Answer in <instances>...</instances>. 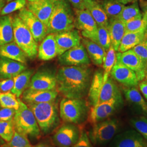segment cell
<instances>
[{
    "instance_id": "cell-1",
    "label": "cell",
    "mask_w": 147,
    "mask_h": 147,
    "mask_svg": "<svg viewBox=\"0 0 147 147\" xmlns=\"http://www.w3.org/2000/svg\"><path fill=\"white\" fill-rule=\"evenodd\" d=\"M57 90L64 98L84 99L92 79L88 65L62 66L56 74Z\"/></svg>"
},
{
    "instance_id": "cell-2",
    "label": "cell",
    "mask_w": 147,
    "mask_h": 147,
    "mask_svg": "<svg viewBox=\"0 0 147 147\" xmlns=\"http://www.w3.org/2000/svg\"><path fill=\"white\" fill-rule=\"evenodd\" d=\"M75 16L67 0H56L47 24V34H57L75 28Z\"/></svg>"
},
{
    "instance_id": "cell-3",
    "label": "cell",
    "mask_w": 147,
    "mask_h": 147,
    "mask_svg": "<svg viewBox=\"0 0 147 147\" xmlns=\"http://www.w3.org/2000/svg\"><path fill=\"white\" fill-rule=\"evenodd\" d=\"M33 112L41 133L47 135L60 123L58 100L39 104H27Z\"/></svg>"
},
{
    "instance_id": "cell-4",
    "label": "cell",
    "mask_w": 147,
    "mask_h": 147,
    "mask_svg": "<svg viewBox=\"0 0 147 147\" xmlns=\"http://www.w3.org/2000/svg\"><path fill=\"white\" fill-rule=\"evenodd\" d=\"M60 118L65 123L79 125L88 117L87 102L84 99L63 98L59 106Z\"/></svg>"
},
{
    "instance_id": "cell-5",
    "label": "cell",
    "mask_w": 147,
    "mask_h": 147,
    "mask_svg": "<svg viewBox=\"0 0 147 147\" xmlns=\"http://www.w3.org/2000/svg\"><path fill=\"white\" fill-rule=\"evenodd\" d=\"M19 107L13 118L16 131L27 137L39 138L41 131L33 112L26 104L18 98Z\"/></svg>"
},
{
    "instance_id": "cell-6",
    "label": "cell",
    "mask_w": 147,
    "mask_h": 147,
    "mask_svg": "<svg viewBox=\"0 0 147 147\" xmlns=\"http://www.w3.org/2000/svg\"><path fill=\"white\" fill-rule=\"evenodd\" d=\"M12 26L14 41L28 58L34 59L38 55V44L36 42L31 32L18 16L13 18Z\"/></svg>"
},
{
    "instance_id": "cell-7",
    "label": "cell",
    "mask_w": 147,
    "mask_h": 147,
    "mask_svg": "<svg viewBox=\"0 0 147 147\" xmlns=\"http://www.w3.org/2000/svg\"><path fill=\"white\" fill-rule=\"evenodd\" d=\"M118 129V121L115 118H108L93 124L89 137L95 144L103 145L116 136Z\"/></svg>"
},
{
    "instance_id": "cell-8",
    "label": "cell",
    "mask_w": 147,
    "mask_h": 147,
    "mask_svg": "<svg viewBox=\"0 0 147 147\" xmlns=\"http://www.w3.org/2000/svg\"><path fill=\"white\" fill-rule=\"evenodd\" d=\"M123 98L113 99L90 107L89 121L93 124L108 119L123 105Z\"/></svg>"
},
{
    "instance_id": "cell-9",
    "label": "cell",
    "mask_w": 147,
    "mask_h": 147,
    "mask_svg": "<svg viewBox=\"0 0 147 147\" xmlns=\"http://www.w3.org/2000/svg\"><path fill=\"white\" fill-rule=\"evenodd\" d=\"M58 61L62 66L88 65L90 63L88 55L82 43L58 56Z\"/></svg>"
},
{
    "instance_id": "cell-10",
    "label": "cell",
    "mask_w": 147,
    "mask_h": 147,
    "mask_svg": "<svg viewBox=\"0 0 147 147\" xmlns=\"http://www.w3.org/2000/svg\"><path fill=\"white\" fill-rule=\"evenodd\" d=\"M18 16L25 24L33 36L36 42L38 44L47 35V26L27 7L19 11Z\"/></svg>"
},
{
    "instance_id": "cell-11",
    "label": "cell",
    "mask_w": 147,
    "mask_h": 147,
    "mask_svg": "<svg viewBox=\"0 0 147 147\" xmlns=\"http://www.w3.org/2000/svg\"><path fill=\"white\" fill-rule=\"evenodd\" d=\"M80 132L76 125L65 123L53 135V142L57 147H71L78 141Z\"/></svg>"
},
{
    "instance_id": "cell-12",
    "label": "cell",
    "mask_w": 147,
    "mask_h": 147,
    "mask_svg": "<svg viewBox=\"0 0 147 147\" xmlns=\"http://www.w3.org/2000/svg\"><path fill=\"white\" fill-rule=\"evenodd\" d=\"M28 89L37 90L57 89L56 74L50 70H40L32 76Z\"/></svg>"
},
{
    "instance_id": "cell-13",
    "label": "cell",
    "mask_w": 147,
    "mask_h": 147,
    "mask_svg": "<svg viewBox=\"0 0 147 147\" xmlns=\"http://www.w3.org/2000/svg\"><path fill=\"white\" fill-rule=\"evenodd\" d=\"M117 62L121 63L133 70L136 74L140 82L144 80L146 66L131 49L123 53L117 52Z\"/></svg>"
},
{
    "instance_id": "cell-14",
    "label": "cell",
    "mask_w": 147,
    "mask_h": 147,
    "mask_svg": "<svg viewBox=\"0 0 147 147\" xmlns=\"http://www.w3.org/2000/svg\"><path fill=\"white\" fill-rule=\"evenodd\" d=\"M110 76L126 87H137L140 83L136 74L133 70L117 62L111 71Z\"/></svg>"
},
{
    "instance_id": "cell-15",
    "label": "cell",
    "mask_w": 147,
    "mask_h": 147,
    "mask_svg": "<svg viewBox=\"0 0 147 147\" xmlns=\"http://www.w3.org/2000/svg\"><path fill=\"white\" fill-rule=\"evenodd\" d=\"M74 12L75 28L81 32L82 36L93 33L97 30V24L88 11L74 9Z\"/></svg>"
},
{
    "instance_id": "cell-16",
    "label": "cell",
    "mask_w": 147,
    "mask_h": 147,
    "mask_svg": "<svg viewBox=\"0 0 147 147\" xmlns=\"http://www.w3.org/2000/svg\"><path fill=\"white\" fill-rule=\"evenodd\" d=\"M57 47L58 56H59L72 47L81 43V37L77 29L55 34Z\"/></svg>"
},
{
    "instance_id": "cell-17",
    "label": "cell",
    "mask_w": 147,
    "mask_h": 147,
    "mask_svg": "<svg viewBox=\"0 0 147 147\" xmlns=\"http://www.w3.org/2000/svg\"><path fill=\"white\" fill-rule=\"evenodd\" d=\"M56 0H38L28 2L27 8L47 26Z\"/></svg>"
},
{
    "instance_id": "cell-18",
    "label": "cell",
    "mask_w": 147,
    "mask_h": 147,
    "mask_svg": "<svg viewBox=\"0 0 147 147\" xmlns=\"http://www.w3.org/2000/svg\"><path fill=\"white\" fill-rule=\"evenodd\" d=\"M113 147H147V141L135 130H127L116 135Z\"/></svg>"
},
{
    "instance_id": "cell-19",
    "label": "cell",
    "mask_w": 147,
    "mask_h": 147,
    "mask_svg": "<svg viewBox=\"0 0 147 147\" xmlns=\"http://www.w3.org/2000/svg\"><path fill=\"white\" fill-rule=\"evenodd\" d=\"M58 92L57 89L50 90H37L26 89L22 94V101L27 104H39L56 100Z\"/></svg>"
},
{
    "instance_id": "cell-20",
    "label": "cell",
    "mask_w": 147,
    "mask_h": 147,
    "mask_svg": "<svg viewBox=\"0 0 147 147\" xmlns=\"http://www.w3.org/2000/svg\"><path fill=\"white\" fill-rule=\"evenodd\" d=\"M27 69L24 63L0 56V79L14 78Z\"/></svg>"
},
{
    "instance_id": "cell-21",
    "label": "cell",
    "mask_w": 147,
    "mask_h": 147,
    "mask_svg": "<svg viewBox=\"0 0 147 147\" xmlns=\"http://www.w3.org/2000/svg\"><path fill=\"white\" fill-rule=\"evenodd\" d=\"M58 56L55 34H48L40 42L38 49V57L40 60L47 61Z\"/></svg>"
},
{
    "instance_id": "cell-22",
    "label": "cell",
    "mask_w": 147,
    "mask_h": 147,
    "mask_svg": "<svg viewBox=\"0 0 147 147\" xmlns=\"http://www.w3.org/2000/svg\"><path fill=\"white\" fill-rule=\"evenodd\" d=\"M81 43L85 47L90 61L95 65L101 67L103 64L106 51L99 45L87 38L81 39Z\"/></svg>"
},
{
    "instance_id": "cell-23",
    "label": "cell",
    "mask_w": 147,
    "mask_h": 147,
    "mask_svg": "<svg viewBox=\"0 0 147 147\" xmlns=\"http://www.w3.org/2000/svg\"><path fill=\"white\" fill-rule=\"evenodd\" d=\"M108 30L110 37L111 45L118 52L121 40L125 33V26L118 18L109 20Z\"/></svg>"
},
{
    "instance_id": "cell-24",
    "label": "cell",
    "mask_w": 147,
    "mask_h": 147,
    "mask_svg": "<svg viewBox=\"0 0 147 147\" xmlns=\"http://www.w3.org/2000/svg\"><path fill=\"white\" fill-rule=\"evenodd\" d=\"M85 9L92 16L97 25L108 27L109 20L100 3L95 0H84Z\"/></svg>"
},
{
    "instance_id": "cell-25",
    "label": "cell",
    "mask_w": 147,
    "mask_h": 147,
    "mask_svg": "<svg viewBox=\"0 0 147 147\" xmlns=\"http://www.w3.org/2000/svg\"><path fill=\"white\" fill-rule=\"evenodd\" d=\"M104 84V74L101 70H96L92 76L88 92V103L90 107L97 105L100 90Z\"/></svg>"
},
{
    "instance_id": "cell-26",
    "label": "cell",
    "mask_w": 147,
    "mask_h": 147,
    "mask_svg": "<svg viewBox=\"0 0 147 147\" xmlns=\"http://www.w3.org/2000/svg\"><path fill=\"white\" fill-rule=\"evenodd\" d=\"M0 56L24 64L26 63L28 58L14 41L0 46Z\"/></svg>"
},
{
    "instance_id": "cell-27",
    "label": "cell",
    "mask_w": 147,
    "mask_h": 147,
    "mask_svg": "<svg viewBox=\"0 0 147 147\" xmlns=\"http://www.w3.org/2000/svg\"><path fill=\"white\" fill-rule=\"evenodd\" d=\"M119 98H122L121 91L115 80L110 76L102 86L97 105L113 99Z\"/></svg>"
},
{
    "instance_id": "cell-28",
    "label": "cell",
    "mask_w": 147,
    "mask_h": 147,
    "mask_svg": "<svg viewBox=\"0 0 147 147\" xmlns=\"http://www.w3.org/2000/svg\"><path fill=\"white\" fill-rule=\"evenodd\" d=\"M34 70L27 69L14 78V85L11 92L19 98L24 91L28 88L32 76L34 74Z\"/></svg>"
},
{
    "instance_id": "cell-29",
    "label": "cell",
    "mask_w": 147,
    "mask_h": 147,
    "mask_svg": "<svg viewBox=\"0 0 147 147\" xmlns=\"http://www.w3.org/2000/svg\"><path fill=\"white\" fill-rule=\"evenodd\" d=\"M83 37L87 38L99 45L107 51L111 45L110 37L107 27L99 26L96 31Z\"/></svg>"
},
{
    "instance_id": "cell-30",
    "label": "cell",
    "mask_w": 147,
    "mask_h": 147,
    "mask_svg": "<svg viewBox=\"0 0 147 147\" xmlns=\"http://www.w3.org/2000/svg\"><path fill=\"white\" fill-rule=\"evenodd\" d=\"M12 20L8 15L0 17V46L14 41Z\"/></svg>"
},
{
    "instance_id": "cell-31",
    "label": "cell",
    "mask_w": 147,
    "mask_h": 147,
    "mask_svg": "<svg viewBox=\"0 0 147 147\" xmlns=\"http://www.w3.org/2000/svg\"><path fill=\"white\" fill-rule=\"evenodd\" d=\"M146 30L135 32H125L121 40L118 52L123 53L135 47L141 42L144 37Z\"/></svg>"
},
{
    "instance_id": "cell-32",
    "label": "cell",
    "mask_w": 147,
    "mask_h": 147,
    "mask_svg": "<svg viewBox=\"0 0 147 147\" xmlns=\"http://www.w3.org/2000/svg\"><path fill=\"white\" fill-rule=\"evenodd\" d=\"M123 90L127 100L139 106L147 114V103L137 87H125Z\"/></svg>"
},
{
    "instance_id": "cell-33",
    "label": "cell",
    "mask_w": 147,
    "mask_h": 147,
    "mask_svg": "<svg viewBox=\"0 0 147 147\" xmlns=\"http://www.w3.org/2000/svg\"><path fill=\"white\" fill-rule=\"evenodd\" d=\"M100 3L109 20L118 18L125 6L117 0H102Z\"/></svg>"
},
{
    "instance_id": "cell-34",
    "label": "cell",
    "mask_w": 147,
    "mask_h": 147,
    "mask_svg": "<svg viewBox=\"0 0 147 147\" xmlns=\"http://www.w3.org/2000/svg\"><path fill=\"white\" fill-rule=\"evenodd\" d=\"M117 62V51L112 45L109 50L106 51V56L103 62V74L104 82L110 76V73L113 66Z\"/></svg>"
},
{
    "instance_id": "cell-35",
    "label": "cell",
    "mask_w": 147,
    "mask_h": 147,
    "mask_svg": "<svg viewBox=\"0 0 147 147\" xmlns=\"http://www.w3.org/2000/svg\"><path fill=\"white\" fill-rule=\"evenodd\" d=\"M142 16L143 15L139 8L138 3L136 2L131 5L124 6L118 19L125 24L138 18H141Z\"/></svg>"
},
{
    "instance_id": "cell-36",
    "label": "cell",
    "mask_w": 147,
    "mask_h": 147,
    "mask_svg": "<svg viewBox=\"0 0 147 147\" xmlns=\"http://www.w3.org/2000/svg\"><path fill=\"white\" fill-rule=\"evenodd\" d=\"M0 106L2 108H11L17 110L19 107V99L11 92H0Z\"/></svg>"
},
{
    "instance_id": "cell-37",
    "label": "cell",
    "mask_w": 147,
    "mask_h": 147,
    "mask_svg": "<svg viewBox=\"0 0 147 147\" xmlns=\"http://www.w3.org/2000/svg\"><path fill=\"white\" fill-rule=\"evenodd\" d=\"M16 131L13 120L0 121V137L5 142H9Z\"/></svg>"
},
{
    "instance_id": "cell-38",
    "label": "cell",
    "mask_w": 147,
    "mask_h": 147,
    "mask_svg": "<svg viewBox=\"0 0 147 147\" xmlns=\"http://www.w3.org/2000/svg\"><path fill=\"white\" fill-rule=\"evenodd\" d=\"M28 137L15 131L13 138L9 142L5 143L2 147H32Z\"/></svg>"
},
{
    "instance_id": "cell-39",
    "label": "cell",
    "mask_w": 147,
    "mask_h": 147,
    "mask_svg": "<svg viewBox=\"0 0 147 147\" xmlns=\"http://www.w3.org/2000/svg\"><path fill=\"white\" fill-rule=\"evenodd\" d=\"M125 32L141 31L147 30V22L142 16L141 18H138L126 22L125 24Z\"/></svg>"
},
{
    "instance_id": "cell-40",
    "label": "cell",
    "mask_w": 147,
    "mask_h": 147,
    "mask_svg": "<svg viewBox=\"0 0 147 147\" xmlns=\"http://www.w3.org/2000/svg\"><path fill=\"white\" fill-rule=\"evenodd\" d=\"M27 0H14L4 6L0 13L1 16H7L17 11H20L27 5Z\"/></svg>"
},
{
    "instance_id": "cell-41",
    "label": "cell",
    "mask_w": 147,
    "mask_h": 147,
    "mask_svg": "<svg viewBox=\"0 0 147 147\" xmlns=\"http://www.w3.org/2000/svg\"><path fill=\"white\" fill-rule=\"evenodd\" d=\"M131 50L140 58L144 65L146 66L147 62V29L144 37L141 42L133 47Z\"/></svg>"
},
{
    "instance_id": "cell-42",
    "label": "cell",
    "mask_w": 147,
    "mask_h": 147,
    "mask_svg": "<svg viewBox=\"0 0 147 147\" xmlns=\"http://www.w3.org/2000/svg\"><path fill=\"white\" fill-rule=\"evenodd\" d=\"M130 123L132 126L147 141V118L140 117L132 119Z\"/></svg>"
},
{
    "instance_id": "cell-43",
    "label": "cell",
    "mask_w": 147,
    "mask_h": 147,
    "mask_svg": "<svg viewBox=\"0 0 147 147\" xmlns=\"http://www.w3.org/2000/svg\"><path fill=\"white\" fill-rule=\"evenodd\" d=\"M71 147H93L87 132L84 129L80 131L78 141Z\"/></svg>"
},
{
    "instance_id": "cell-44",
    "label": "cell",
    "mask_w": 147,
    "mask_h": 147,
    "mask_svg": "<svg viewBox=\"0 0 147 147\" xmlns=\"http://www.w3.org/2000/svg\"><path fill=\"white\" fill-rule=\"evenodd\" d=\"M16 110L11 108H2L0 109V121L13 120Z\"/></svg>"
},
{
    "instance_id": "cell-45",
    "label": "cell",
    "mask_w": 147,
    "mask_h": 147,
    "mask_svg": "<svg viewBox=\"0 0 147 147\" xmlns=\"http://www.w3.org/2000/svg\"><path fill=\"white\" fill-rule=\"evenodd\" d=\"M14 85V80L13 79H4L0 81V90L2 92H10Z\"/></svg>"
},
{
    "instance_id": "cell-46",
    "label": "cell",
    "mask_w": 147,
    "mask_h": 147,
    "mask_svg": "<svg viewBox=\"0 0 147 147\" xmlns=\"http://www.w3.org/2000/svg\"><path fill=\"white\" fill-rule=\"evenodd\" d=\"M74 9L82 10L86 9L84 5V0H67Z\"/></svg>"
},
{
    "instance_id": "cell-47",
    "label": "cell",
    "mask_w": 147,
    "mask_h": 147,
    "mask_svg": "<svg viewBox=\"0 0 147 147\" xmlns=\"http://www.w3.org/2000/svg\"><path fill=\"white\" fill-rule=\"evenodd\" d=\"M139 88L142 94L147 100V82L142 81L138 84Z\"/></svg>"
},
{
    "instance_id": "cell-48",
    "label": "cell",
    "mask_w": 147,
    "mask_h": 147,
    "mask_svg": "<svg viewBox=\"0 0 147 147\" xmlns=\"http://www.w3.org/2000/svg\"><path fill=\"white\" fill-rule=\"evenodd\" d=\"M141 5L142 7V9L143 10V16L145 18L147 22V2L144 1H141Z\"/></svg>"
},
{
    "instance_id": "cell-49",
    "label": "cell",
    "mask_w": 147,
    "mask_h": 147,
    "mask_svg": "<svg viewBox=\"0 0 147 147\" xmlns=\"http://www.w3.org/2000/svg\"><path fill=\"white\" fill-rule=\"evenodd\" d=\"M32 147H55L53 145L46 143V142H40L38 144H37L35 146H33Z\"/></svg>"
},
{
    "instance_id": "cell-50",
    "label": "cell",
    "mask_w": 147,
    "mask_h": 147,
    "mask_svg": "<svg viewBox=\"0 0 147 147\" xmlns=\"http://www.w3.org/2000/svg\"><path fill=\"white\" fill-rule=\"evenodd\" d=\"M117 1L124 5L127 4V3H134V2H137V0H117Z\"/></svg>"
},
{
    "instance_id": "cell-51",
    "label": "cell",
    "mask_w": 147,
    "mask_h": 147,
    "mask_svg": "<svg viewBox=\"0 0 147 147\" xmlns=\"http://www.w3.org/2000/svg\"><path fill=\"white\" fill-rule=\"evenodd\" d=\"M5 5V0H0V13Z\"/></svg>"
},
{
    "instance_id": "cell-52",
    "label": "cell",
    "mask_w": 147,
    "mask_h": 147,
    "mask_svg": "<svg viewBox=\"0 0 147 147\" xmlns=\"http://www.w3.org/2000/svg\"><path fill=\"white\" fill-rule=\"evenodd\" d=\"M143 81L147 82V62L146 66V70H145V78Z\"/></svg>"
},
{
    "instance_id": "cell-53",
    "label": "cell",
    "mask_w": 147,
    "mask_h": 147,
    "mask_svg": "<svg viewBox=\"0 0 147 147\" xmlns=\"http://www.w3.org/2000/svg\"><path fill=\"white\" fill-rule=\"evenodd\" d=\"M5 143V142L0 137V147H2V146Z\"/></svg>"
},
{
    "instance_id": "cell-54",
    "label": "cell",
    "mask_w": 147,
    "mask_h": 147,
    "mask_svg": "<svg viewBox=\"0 0 147 147\" xmlns=\"http://www.w3.org/2000/svg\"><path fill=\"white\" fill-rule=\"evenodd\" d=\"M28 2H33V1H38V0H27Z\"/></svg>"
},
{
    "instance_id": "cell-55",
    "label": "cell",
    "mask_w": 147,
    "mask_h": 147,
    "mask_svg": "<svg viewBox=\"0 0 147 147\" xmlns=\"http://www.w3.org/2000/svg\"><path fill=\"white\" fill-rule=\"evenodd\" d=\"M14 1V0H7V2H11V1Z\"/></svg>"
},
{
    "instance_id": "cell-56",
    "label": "cell",
    "mask_w": 147,
    "mask_h": 147,
    "mask_svg": "<svg viewBox=\"0 0 147 147\" xmlns=\"http://www.w3.org/2000/svg\"><path fill=\"white\" fill-rule=\"evenodd\" d=\"M0 108H1V106H0Z\"/></svg>"
}]
</instances>
